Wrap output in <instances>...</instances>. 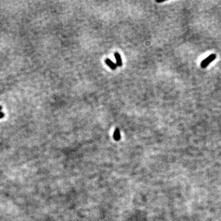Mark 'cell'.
Listing matches in <instances>:
<instances>
[{"label": "cell", "mask_w": 221, "mask_h": 221, "mask_svg": "<svg viewBox=\"0 0 221 221\" xmlns=\"http://www.w3.org/2000/svg\"><path fill=\"white\" fill-rule=\"evenodd\" d=\"M216 54H213L211 55H210L207 58L204 59L202 62H201V64H200L201 67H202V68H206L209 65L210 63H211L212 62L214 61V60L216 59Z\"/></svg>", "instance_id": "6da1fadb"}, {"label": "cell", "mask_w": 221, "mask_h": 221, "mask_svg": "<svg viewBox=\"0 0 221 221\" xmlns=\"http://www.w3.org/2000/svg\"><path fill=\"white\" fill-rule=\"evenodd\" d=\"M105 62H106V63L107 64V65L108 66H109L110 68H111L113 70H115L116 69V68H117V65L116 64V63H114L113 61H111V60H110V59H109V58H107L106 60V61H105Z\"/></svg>", "instance_id": "7a4b0ae2"}, {"label": "cell", "mask_w": 221, "mask_h": 221, "mask_svg": "<svg viewBox=\"0 0 221 221\" xmlns=\"http://www.w3.org/2000/svg\"><path fill=\"white\" fill-rule=\"evenodd\" d=\"M114 55H115L116 60V65H117V66H121L122 65V63L121 57H120L119 54L117 53V52H116L115 54H114Z\"/></svg>", "instance_id": "3957f363"}, {"label": "cell", "mask_w": 221, "mask_h": 221, "mask_svg": "<svg viewBox=\"0 0 221 221\" xmlns=\"http://www.w3.org/2000/svg\"><path fill=\"white\" fill-rule=\"evenodd\" d=\"M113 137H114V139L116 141L120 140V130H119V128L116 129V130L114 131V135H113Z\"/></svg>", "instance_id": "277c9868"}, {"label": "cell", "mask_w": 221, "mask_h": 221, "mask_svg": "<svg viewBox=\"0 0 221 221\" xmlns=\"http://www.w3.org/2000/svg\"><path fill=\"white\" fill-rule=\"evenodd\" d=\"M4 116V114L3 113L0 112V119H2Z\"/></svg>", "instance_id": "5b68a950"}, {"label": "cell", "mask_w": 221, "mask_h": 221, "mask_svg": "<svg viewBox=\"0 0 221 221\" xmlns=\"http://www.w3.org/2000/svg\"><path fill=\"white\" fill-rule=\"evenodd\" d=\"M2 109V106H0V110H1Z\"/></svg>", "instance_id": "8992f818"}]
</instances>
